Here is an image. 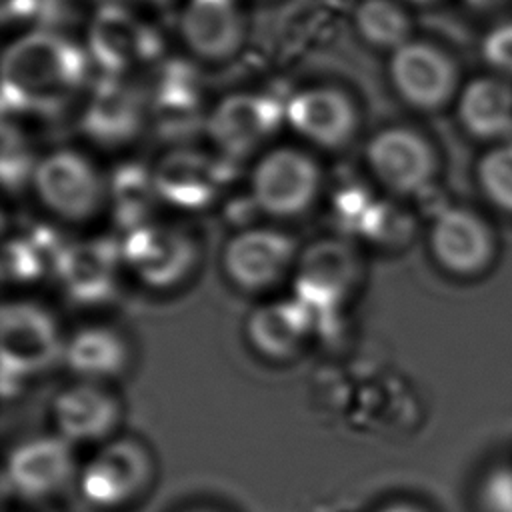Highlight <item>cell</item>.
Wrapping results in <instances>:
<instances>
[{"label":"cell","instance_id":"1","mask_svg":"<svg viewBox=\"0 0 512 512\" xmlns=\"http://www.w3.org/2000/svg\"><path fill=\"white\" fill-rule=\"evenodd\" d=\"M4 98L14 106L50 102L82 84L84 52L64 36L32 32L6 48Z\"/></svg>","mask_w":512,"mask_h":512},{"label":"cell","instance_id":"2","mask_svg":"<svg viewBox=\"0 0 512 512\" xmlns=\"http://www.w3.org/2000/svg\"><path fill=\"white\" fill-rule=\"evenodd\" d=\"M318 190V164L306 152L290 146L262 154L250 176L254 204L276 218L302 214L316 200Z\"/></svg>","mask_w":512,"mask_h":512},{"label":"cell","instance_id":"3","mask_svg":"<svg viewBox=\"0 0 512 512\" xmlns=\"http://www.w3.org/2000/svg\"><path fill=\"white\" fill-rule=\"evenodd\" d=\"M32 186L52 214L72 222L90 218L104 198L96 166L70 148L54 150L34 162Z\"/></svg>","mask_w":512,"mask_h":512},{"label":"cell","instance_id":"4","mask_svg":"<svg viewBox=\"0 0 512 512\" xmlns=\"http://www.w3.org/2000/svg\"><path fill=\"white\" fill-rule=\"evenodd\" d=\"M60 354H64V344L46 308L24 300L2 308L0 356L4 378H22L44 370Z\"/></svg>","mask_w":512,"mask_h":512},{"label":"cell","instance_id":"5","mask_svg":"<svg viewBox=\"0 0 512 512\" xmlns=\"http://www.w3.org/2000/svg\"><path fill=\"white\" fill-rule=\"evenodd\" d=\"M152 462L148 452L128 438L108 442L92 456L78 478L80 492L96 508H118L132 502L148 484Z\"/></svg>","mask_w":512,"mask_h":512},{"label":"cell","instance_id":"6","mask_svg":"<svg viewBox=\"0 0 512 512\" xmlns=\"http://www.w3.org/2000/svg\"><path fill=\"white\" fill-rule=\"evenodd\" d=\"M390 78L400 98L418 110H438L454 94V60L428 42H404L390 58Z\"/></svg>","mask_w":512,"mask_h":512},{"label":"cell","instance_id":"7","mask_svg":"<svg viewBox=\"0 0 512 512\" xmlns=\"http://www.w3.org/2000/svg\"><path fill=\"white\" fill-rule=\"evenodd\" d=\"M296 258L294 240L274 228H248L224 246L222 266L242 290L258 292L276 286Z\"/></svg>","mask_w":512,"mask_h":512},{"label":"cell","instance_id":"8","mask_svg":"<svg viewBox=\"0 0 512 512\" xmlns=\"http://www.w3.org/2000/svg\"><path fill=\"white\" fill-rule=\"evenodd\" d=\"M370 172L396 194H416L436 172L434 150L428 140L410 128H386L366 146Z\"/></svg>","mask_w":512,"mask_h":512},{"label":"cell","instance_id":"9","mask_svg":"<svg viewBox=\"0 0 512 512\" xmlns=\"http://www.w3.org/2000/svg\"><path fill=\"white\" fill-rule=\"evenodd\" d=\"M122 256L148 286L168 288L180 282L196 260L192 238L168 224H142L126 236Z\"/></svg>","mask_w":512,"mask_h":512},{"label":"cell","instance_id":"10","mask_svg":"<svg viewBox=\"0 0 512 512\" xmlns=\"http://www.w3.org/2000/svg\"><path fill=\"white\" fill-rule=\"evenodd\" d=\"M94 62L108 74L148 62L160 54V36L120 4H104L88 30Z\"/></svg>","mask_w":512,"mask_h":512},{"label":"cell","instance_id":"11","mask_svg":"<svg viewBox=\"0 0 512 512\" xmlns=\"http://www.w3.org/2000/svg\"><path fill=\"white\" fill-rule=\"evenodd\" d=\"M282 120L276 100L258 94H232L210 112L206 128L212 142L232 158H244L264 144Z\"/></svg>","mask_w":512,"mask_h":512},{"label":"cell","instance_id":"12","mask_svg":"<svg viewBox=\"0 0 512 512\" xmlns=\"http://www.w3.org/2000/svg\"><path fill=\"white\" fill-rule=\"evenodd\" d=\"M284 116L294 132L322 148L344 146L358 124L348 94L332 86H310L296 92L288 100Z\"/></svg>","mask_w":512,"mask_h":512},{"label":"cell","instance_id":"13","mask_svg":"<svg viewBox=\"0 0 512 512\" xmlns=\"http://www.w3.org/2000/svg\"><path fill=\"white\" fill-rule=\"evenodd\" d=\"M6 476L16 494L42 500L60 492L74 476V456L62 436H42L18 444L6 464Z\"/></svg>","mask_w":512,"mask_h":512},{"label":"cell","instance_id":"14","mask_svg":"<svg viewBox=\"0 0 512 512\" xmlns=\"http://www.w3.org/2000/svg\"><path fill=\"white\" fill-rule=\"evenodd\" d=\"M430 250L436 262L454 274H476L492 258L494 242L482 218L466 208L440 212L430 230Z\"/></svg>","mask_w":512,"mask_h":512},{"label":"cell","instance_id":"15","mask_svg":"<svg viewBox=\"0 0 512 512\" xmlns=\"http://www.w3.org/2000/svg\"><path fill=\"white\" fill-rule=\"evenodd\" d=\"M180 32L186 46L200 58L220 62L242 42V18L234 0H188Z\"/></svg>","mask_w":512,"mask_h":512},{"label":"cell","instance_id":"16","mask_svg":"<svg viewBox=\"0 0 512 512\" xmlns=\"http://www.w3.org/2000/svg\"><path fill=\"white\" fill-rule=\"evenodd\" d=\"M52 412L60 436L68 442L102 440L120 416L116 398L94 382H80L60 392Z\"/></svg>","mask_w":512,"mask_h":512},{"label":"cell","instance_id":"17","mask_svg":"<svg viewBox=\"0 0 512 512\" xmlns=\"http://www.w3.org/2000/svg\"><path fill=\"white\" fill-rule=\"evenodd\" d=\"M140 122L142 100L132 86L116 80L114 76H108L96 86L84 114V126L90 136L112 144L124 142L136 134Z\"/></svg>","mask_w":512,"mask_h":512},{"label":"cell","instance_id":"18","mask_svg":"<svg viewBox=\"0 0 512 512\" xmlns=\"http://www.w3.org/2000/svg\"><path fill=\"white\" fill-rule=\"evenodd\" d=\"M248 338L264 356L284 360L300 350L310 330V312L302 302H270L248 318Z\"/></svg>","mask_w":512,"mask_h":512},{"label":"cell","instance_id":"19","mask_svg":"<svg viewBox=\"0 0 512 512\" xmlns=\"http://www.w3.org/2000/svg\"><path fill=\"white\" fill-rule=\"evenodd\" d=\"M458 118L468 134L482 140L512 134V86L490 76L472 80L460 96Z\"/></svg>","mask_w":512,"mask_h":512},{"label":"cell","instance_id":"20","mask_svg":"<svg viewBox=\"0 0 512 512\" xmlns=\"http://www.w3.org/2000/svg\"><path fill=\"white\" fill-rule=\"evenodd\" d=\"M352 280L350 252L336 242L312 246L302 258L298 274V294L308 312L316 304H334L344 296Z\"/></svg>","mask_w":512,"mask_h":512},{"label":"cell","instance_id":"21","mask_svg":"<svg viewBox=\"0 0 512 512\" xmlns=\"http://www.w3.org/2000/svg\"><path fill=\"white\" fill-rule=\"evenodd\" d=\"M152 182L164 200L180 206L206 204L216 188L210 160L196 152L168 154Z\"/></svg>","mask_w":512,"mask_h":512},{"label":"cell","instance_id":"22","mask_svg":"<svg viewBox=\"0 0 512 512\" xmlns=\"http://www.w3.org/2000/svg\"><path fill=\"white\" fill-rule=\"evenodd\" d=\"M64 358L84 382H94L122 372L128 352L124 340L110 328L88 326L64 342Z\"/></svg>","mask_w":512,"mask_h":512},{"label":"cell","instance_id":"23","mask_svg":"<svg viewBox=\"0 0 512 512\" xmlns=\"http://www.w3.org/2000/svg\"><path fill=\"white\" fill-rule=\"evenodd\" d=\"M356 28L372 46L396 50L410 34V18L392 0H362L356 10Z\"/></svg>","mask_w":512,"mask_h":512},{"label":"cell","instance_id":"24","mask_svg":"<svg viewBox=\"0 0 512 512\" xmlns=\"http://www.w3.org/2000/svg\"><path fill=\"white\" fill-rule=\"evenodd\" d=\"M478 180L494 206L512 212V142L496 146L482 156Z\"/></svg>","mask_w":512,"mask_h":512},{"label":"cell","instance_id":"25","mask_svg":"<svg viewBox=\"0 0 512 512\" xmlns=\"http://www.w3.org/2000/svg\"><path fill=\"white\" fill-rule=\"evenodd\" d=\"M484 56L492 66L512 74V22L490 32L484 42Z\"/></svg>","mask_w":512,"mask_h":512},{"label":"cell","instance_id":"26","mask_svg":"<svg viewBox=\"0 0 512 512\" xmlns=\"http://www.w3.org/2000/svg\"><path fill=\"white\" fill-rule=\"evenodd\" d=\"M488 512H512V474H492L484 486Z\"/></svg>","mask_w":512,"mask_h":512},{"label":"cell","instance_id":"27","mask_svg":"<svg viewBox=\"0 0 512 512\" xmlns=\"http://www.w3.org/2000/svg\"><path fill=\"white\" fill-rule=\"evenodd\" d=\"M378 512H424L420 506H414L410 502H392L384 508H380Z\"/></svg>","mask_w":512,"mask_h":512},{"label":"cell","instance_id":"28","mask_svg":"<svg viewBox=\"0 0 512 512\" xmlns=\"http://www.w3.org/2000/svg\"><path fill=\"white\" fill-rule=\"evenodd\" d=\"M468 4H472V6H476V8H492V6H496L498 2H502V0H466Z\"/></svg>","mask_w":512,"mask_h":512},{"label":"cell","instance_id":"29","mask_svg":"<svg viewBox=\"0 0 512 512\" xmlns=\"http://www.w3.org/2000/svg\"><path fill=\"white\" fill-rule=\"evenodd\" d=\"M144 2H152V4H166L170 0H144Z\"/></svg>","mask_w":512,"mask_h":512},{"label":"cell","instance_id":"30","mask_svg":"<svg viewBox=\"0 0 512 512\" xmlns=\"http://www.w3.org/2000/svg\"><path fill=\"white\" fill-rule=\"evenodd\" d=\"M408 2H414V4H428V2H432V0H408Z\"/></svg>","mask_w":512,"mask_h":512},{"label":"cell","instance_id":"31","mask_svg":"<svg viewBox=\"0 0 512 512\" xmlns=\"http://www.w3.org/2000/svg\"><path fill=\"white\" fill-rule=\"evenodd\" d=\"M194 512H212V510H194Z\"/></svg>","mask_w":512,"mask_h":512}]
</instances>
